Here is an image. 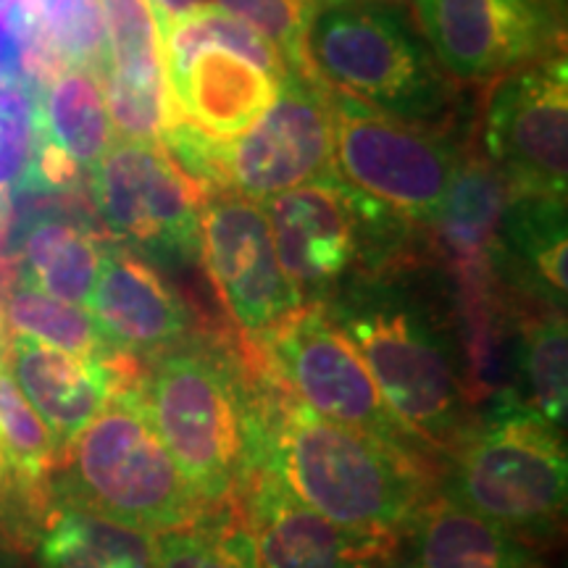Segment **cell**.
<instances>
[{
  "label": "cell",
  "instance_id": "18",
  "mask_svg": "<svg viewBox=\"0 0 568 568\" xmlns=\"http://www.w3.org/2000/svg\"><path fill=\"white\" fill-rule=\"evenodd\" d=\"M126 361H88L27 337H11L9 343L13 382L48 426L59 453L130 382Z\"/></svg>",
  "mask_w": 568,
  "mask_h": 568
},
{
  "label": "cell",
  "instance_id": "27",
  "mask_svg": "<svg viewBox=\"0 0 568 568\" xmlns=\"http://www.w3.org/2000/svg\"><path fill=\"white\" fill-rule=\"evenodd\" d=\"M203 48H226L274 74L276 80H284L287 74L282 55L258 32H253L251 27L219 6H201L180 19L161 24V55L166 77L187 67V61Z\"/></svg>",
  "mask_w": 568,
  "mask_h": 568
},
{
  "label": "cell",
  "instance_id": "23",
  "mask_svg": "<svg viewBox=\"0 0 568 568\" xmlns=\"http://www.w3.org/2000/svg\"><path fill=\"white\" fill-rule=\"evenodd\" d=\"M155 535L59 506L40 535V568H153Z\"/></svg>",
  "mask_w": 568,
  "mask_h": 568
},
{
  "label": "cell",
  "instance_id": "3",
  "mask_svg": "<svg viewBox=\"0 0 568 568\" xmlns=\"http://www.w3.org/2000/svg\"><path fill=\"white\" fill-rule=\"evenodd\" d=\"M138 389L153 429L203 503L230 508L261 460V410L230 355L184 343L153 355Z\"/></svg>",
  "mask_w": 568,
  "mask_h": 568
},
{
  "label": "cell",
  "instance_id": "1",
  "mask_svg": "<svg viewBox=\"0 0 568 568\" xmlns=\"http://www.w3.org/2000/svg\"><path fill=\"white\" fill-rule=\"evenodd\" d=\"M258 468L339 527L397 539L435 495L429 460L329 422L282 393L261 410Z\"/></svg>",
  "mask_w": 568,
  "mask_h": 568
},
{
  "label": "cell",
  "instance_id": "2",
  "mask_svg": "<svg viewBox=\"0 0 568 568\" xmlns=\"http://www.w3.org/2000/svg\"><path fill=\"white\" fill-rule=\"evenodd\" d=\"M322 305L361 353L397 422L447 456L474 422L464 361L445 318L385 272L347 280Z\"/></svg>",
  "mask_w": 568,
  "mask_h": 568
},
{
  "label": "cell",
  "instance_id": "15",
  "mask_svg": "<svg viewBox=\"0 0 568 568\" xmlns=\"http://www.w3.org/2000/svg\"><path fill=\"white\" fill-rule=\"evenodd\" d=\"M243 497L261 568L397 566V537L339 527L303 506L264 468L253 474Z\"/></svg>",
  "mask_w": 568,
  "mask_h": 568
},
{
  "label": "cell",
  "instance_id": "4",
  "mask_svg": "<svg viewBox=\"0 0 568 568\" xmlns=\"http://www.w3.org/2000/svg\"><path fill=\"white\" fill-rule=\"evenodd\" d=\"M59 506L80 508L126 527L172 531L213 514L153 429L138 382H124L61 450Z\"/></svg>",
  "mask_w": 568,
  "mask_h": 568
},
{
  "label": "cell",
  "instance_id": "20",
  "mask_svg": "<svg viewBox=\"0 0 568 568\" xmlns=\"http://www.w3.org/2000/svg\"><path fill=\"white\" fill-rule=\"evenodd\" d=\"M395 568H537L524 539L435 493L397 539Z\"/></svg>",
  "mask_w": 568,
  "mask_h": 568
},
{
  "label": "cell",
  "instance_id": "19",
  "mask_svg": "<svg viewBox=\"0 0 568 568\" xmlns=\"http://www.w3.org/2000/svg\"><path fill=\"white\" fill-rule=\"evenodd\" d=\"M280 82L226 48H203L166 77L176 119L222 142L237 140L268 109Z\"/></svg>",
  "mask_w": 568,
  "mask_h": 568
},
{
  "label": "cell",
  "instance_id": "32",
  "mask_svg": "<svg viewBox=\"0 0 568 568\" xmlns=\"http://www.w3.org/2000/svg\"><path fill=\"white\" fill-rule=\"evenodd\" d=\"M314 3L316 0H213V6L258 32L282 55L287 71L301 74H311L305 63V30Z\"/></svg>",
  "mask_w": 568,
  "mask_h": 568
},
{
  "label": "cell",
  "instance_id": "10",
  "mask_svg": "<svg viewBox=\"0 0 568 568\" xmlns=\"http://www.w3.org/2000/svg\"><path fill=\"white\" fill-rule=\"evenodd\" d=\"M335 172L329 88L287 71L274 101L237 140L224 145L226 193L264 203Z\"/></svg>",
  "mask_w": 568,
  "mask_h": 568
},
{
  "label": "cell",
  "instance_id": "14",
  "mask_svg": "<svg viewBox=\"0 0 568 568\" xmlns=\"http://www.w3.org/2000/svg\"><path fill=\"white\" fill-rule=\"evenodd\" d=\"M282 272L303 305L326 303L358 266V224L337 172L261 203Z\"/></svg>",
  "mask_w": 568,
  "mask_h": 568
},
{
  "label": "cell",
  "instance_id": "34",
  "mask_svg": "<svg viewBox=\"0 0 568 568\" xmlns=\"http://www.w3.org/2000/svg\"><path fill=\"white\" fill-rule=\"evenodd\" d=\"M148 3L153 6L159 24H166V21L180 19L184 13L201 9V6H209V0H148Z\"/></svg>",
  "mask_w": 568,
  "mask_h": 568
},
{
  "label": "cell",
  "instance_id": "24",
  "mask_svg": "<svg viewBox=\"0 0 568 568\" xmlns=\"http://www.w3.org/2000/svg\"><path fill=\"white\" fill-rule=\"evenodd\" d=\"M506 201L508 187L495 169L487 161L464 159L435 219L447 251L468 266L489 258Z\"/></svg>",
  "mask_w": 568,
  "mask_h": 568
},
{
  "label": "cell",
  "instance_id": "28",
  "mask_svg": "<svg viewBox=\"0 0 568 568\" xmlns=\"http://www.w3.org/2000/svg\"><path fill=\"white\" fill-rule=\"evenodd\" d=\"M105 21L103 80L166 88L161 24L148 0H101Z\"/></svg>",
  "mask_w": 568,
  "mask_h": 568
},
{
  "label": "cell",
  "instance_id": "36",
  "mask_svg": "<svg viewBox=\"0 0 568 568\" xmlns=\"http://www.w3.org/2000/svg\"><path fill=\"white\" fill-rule=\"evenodd\" d=\"M0 324H3V318H0ZM0 351H3V339H0Z\"/></svg>",
  "mask_w": 568,
  "mask_h": 568
},
{
  "label": "cell",
  "instance_id": "17",
  "mask_svg": "<svg viewBox=\"0 0 568 568\" xmlns=\"http://www.w3.org/2000/svg\"><path fill=\"white\" fill-rule=\"evenodd\" d=\"M40 145L27 187L67 190L113 145L98 71L61 67L38 82ZM24 187V190H27Z\"/></svg>",
  "mask_w": 568,
  "mask_h": 568
},
{
  "label": "cell",
  "instance_id": "5",
  "mask_svg": "<svg viewBox=\"0 0 568 568\" xmlns=\"http://www.w3.org/2000/svg\"><path fill=\"white\" fill-rule=\"evenodd\" d=\"M305 63L326 88L406 122L432 126L453 111L450 77L400 0H316Z\"/></svg>",
  "mask_w": 568,
  "mask_h": 568
},
{
  "label": "cell",
  "instance_id": "9",
  "mask_svg": "<svg viewBox=\"0 0 568 568\" xmlns=\"http://www.w3.org/2000/svg\"><path fill=\"white\" fill-rule=\"evenodd\" d=\"M90 197L105 230L163 264L201 255V211L209 201L159 142L119 140L90 169Z\"/></svg>",
  "mask_w": 568,
  "mask_h": 568
},
{
  "label": "cell",
  "instance_id": "8",
  "mask_svg": "<svg viewBox=\"0 0 568 568\" xmlns=\"http://www.w3.org/2000/svg\"><path fill=\"white\" fill-rule=\"evenodd\" d=\"M258 343L276 379H282L287 395L305 408L329 422L366 432L410 456L424 460L435 456L397 422L361 353L326 316L322 303L301 305Z\"/></svg>",
  "mask_w": 568,
  "mask_h": 568
},
{
  "label": "cell",
  "instance_id": "26",
  "mask_svg": "<svg viewBox=\"0 0 568 568\" xmlns=\"http://www.w3.org/2000/svg\"><path fill=\"white\" fill-rule=\"evenodd\" d=\"M516 374L521 376L524 406L564 432L568 410V332L564 311L529 318L516 347Z\"/></svg>",
  "mask_w": 568,
  "mask_h": 568
},
{
  "label": "cell",
  "instance_id": "11",
  "mask_svg": "<svg viewBox=\"0 0 568 568\" xmlns=\"http://www.w3.org/2000/svg\"><path fill=\"white\" fill-rule=\"evenodd\" d=\"M487 163L510 195H566L568 77L552 55L500 77L485 109Z\"/></svg>",
  "mask_w": 568,
  "mask_h": 568
},
{
  "label": "cell",
  "instance_id": "33",
  "mask_svg": "<svg viewBox=\"0 0 568 568\" xmlns=\"http://www.w3.org/2000/svg\"><path fill=\"white\" fill-rule=\"evenodd\" d=\"M48 497L34 493L0 447V542H27L38 529Z\"/></svg>",
  "mask_w": 568,
  "mask_h": 568
},
{
  "label": "cell",
  "instance_id": "21",
  "mask_svg": "<svg viewBox=\"0 0 568 568\" xmlns=\"http://www.w3.org/2000/svg\"><path fill=\"white\" fill-rule=\"evenodd\" d=\"M495 245L508 272L552 308L566 303V195H510Z\"/></svg>",
  "mask_w": 568,
  "mask_h": 568
},
{
  "label": "cell",
  "instance_id": "35",
  "mask_svg": "<svg viewBox=\"0 0 568 568\" xmlns=\"http://www.w3.org/2000/svg\"><path fill=\"white\" fill-rule=\"evenodd\" d=\"M19 0H0V17H6V13H11L13 6H17Z\"/></svg>",
  "mask_w": 568,
  "mask_h": 568
},
{
  "label": "cell",
  "instance_id": "6",
  "mask_svg": "<svg viewBox=\"0 0 568 568\" xmlns=\"http://www.w3.org/2000/svg\"><path fill=\"white\" fill-rule=\"evenodd\" d=\"M447 458L450 468L439 493L458 506L518 539L556 535L568 497L566 443L514 395L468 426Z\"/></svg>",
  "mask_w": 568,
  "mask_h": 568
},
{
  "label": "cell",
  "instance_id": "12",
  "mask_svg": "<svg viewBox=\"0 0 568 568\" xmlns=\"http://www.w3.org/2000/svg\"><path fill=\"white\" fill-rule=\"evenodd\" d=\"M201 261L232 322L261 339L303 305L282 272L261 203L243 195H211L201 211Z\"/></svg>",
  "mask_w": 568,
  "mask_h": 568
},
{
  "label": "cell",
  "instance_id": "31",
  "mask_svg": "<svg viewBox=\"0 0 568 568\" xmlns=\"http://www.w3.org/2000/svg\"><path fill=\"white\" fill-rule=\"evenodd\" d=\"M0 447L34 493L51 495V477L61 458L59 445L13 382L9 368L3 366V358H0Z\"/></svg>",
  "mask_w": 568,
  "mask_h": 568
},
{
  "label": "cell",
  "instance_id": "16",
  "mask_svg": "<svg viewBox=\"0 0 568 568\" xmlns=\"http://www.w3.org/2000/svg\"><path fill=\"white\" fill-rule=\"evenodd\" d=\"M88 314L119 355H159L187 339L193 314L187 303L140 255L103 251Z\"/></svg>",
  "mask_w": 568,
  "mask_h": 568
},
{
  "label": "cell",
  "instance_id": "29",
  "mask_svg": "<svg viewBox=\"0 0 568 568\" xmlns=\"http://www.w3.org/2000/svg\"><path fill=\"white\" fill-rule=\"evenodd\" d=\"M38 82L24 69L0 71V226L38 161Z\"/></svg>",
  "mask_w": 568,
  "mask_h": 568
},
{
  "label": "cell",
  "instance_id": "30",
  "mask_svg": "<svg viewBox=\"0 0 568 568\" xmlns=\"http://www.w3.org/2000/svg\"><path fill=\"white\" fill-rule=\"evenodd\" d=\"M153 568H261L243 518L213 510L190 527L155 535Z\"/></svg>",
  "mask_w": 568,
  "mask_h": 568
},
{
  "label": "cell",
  "instance_id": "22",
  "mask_svg": "<svg viewBox=\"0 0 568 568\" xmlns=\"http://www.w3.org/2000/svg\"><path fill=\"white\" fill-rule=\"evenodd\" d=\"M101 245L84 226L45 213L32 219L21 240V284L84 308L101 272Z\"/></svg>",
  "mask_w": 568,
  "mask_h": 568
},
{
  "label": "cell",
  "instance_id": "13",
  "mask_svg": "<svg viewBox=\"0 0 568 568\" xmlns=\"http://www.w3.org/2000/svg\"><path fill=\"white\" fill-rule=\"evenodd\" d=\"M418 30L447 77L500 80L542 61L556 42L545 0H414Z\"/></svg>",
  "mask_w": 568,
  "mask_h": 568
},
{
  "label": "cell",
  "instance_id": "25",
  "mask_svg": "<svg viewBox=\"0 0 568 568\" xmlns=\"http://www.w3.org/2000/svg\"><path fill=\"white\" fill-rule=\"evenodd\" d=\"M3 318L13 337H27L55 351L80 355L88 361H119V355L105 343L95 322L82 305L63 303L30 284H17L6 297Z\"/></svg>",
  "mask_w": 568,
  "mask_h": 568
},
{
  "label": "cell",
  "instance_id": "7",
  "mask_svg": "<svg viewBox=\"0 0 568 568\" xmlns=\"http://www.w3.org/2000/svg\"><path fill=\"white\" fill-rule=\"evenodd\" d=\"M335 119V172L408 222L435 224L464 155L439 126L389 116L329 88Z\"/></svg>",
  "mask_w": 568,
  "mask_h": 568
}]
</instances>
